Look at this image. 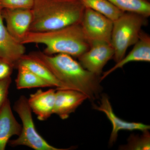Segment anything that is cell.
<instances>
[{
  "label": "cell",
  "mask_w": 150,
  "mask_h": 150,
  "mask_svg": "<svg viewBox=\"0 0 150 150\" xmlns=\"http://www.w3.org/2000/svg\"><path fill=\"white\" fill-rule=\"evenodd\" d=\"M29 54L45 65L68 88L83 93L92 101L98 98L102 90L100 78L85 69L72 56L65 54L48 55L40 51Z\"/></svg>",
  "instance_id": "cell-1"
},
{
  "label": "cell",
  "mask_w": 150,
  "mask_h": 150,
  "mask_svg": "<svg viewBox=\"0 0 150 150\" xmlns=\"http://www.w3.org/2000/svg\"><path fill=\"white\" fill-rule=\"evenodd\" d=\"M85 8L80 0H34L29 31L44 32L81 23Z\"/></svg>",
  "instance_id": "cell-2"
},
{
  "label": "cell",
  "mask_w": 150,
  "mask_h": 150,
  "mask_svg": "<svg viewBox=\"0 0 150 150\" xmlns=\"http://www.w3.org/2000/svg\"><path fill=\"white\" fill-rule=\"evenodd\" d=\"M21 43L43 44V52L47 55L65 54L78 58L90 47L81 23L44 32L29 31Z\"/></svg>",
  "instance_id": "cell-3"
},
{
  "label": "cell",
  "mask_w": 150,
  "mask_h": 150,
  "mask_svg": "<svg viewBox=\"0 0 150 150\" xmlns=\"http://www.w3.org/2000/svg\"><path fill=\"white\" fill-rule=\"evenodd\" d=\"M146 22L144 17L129 12H124L113 21L111 44L114 49L113 58L116 63L125 56L128 48L137 43Z\"/></svg>",
  "instance_id": "cell-4"
},
{
  "label": "cell",
  "mask_w": 150,
  "mask_h": 150,
  "mask_svg": "<svg viewBox=\"0 0 150 150\" xmlns=\"http://www.w3.org/2000/svg\"><path fill=\"white\" fill-rule=\"evenodd\" d=\"M13 110L18 114L22 121L20 134L16 139L9 140L11 146H24L35 150H69V149H59L48 144L38 132L33 122L32 110L28 98L21 96L13 105Z\"/></svg>",
  "instance_id": "cell-5"
},
{
  "label": "cell",
  "mask_w": 150,
  "mask_h": 150,
  "mask_svg": "<svg viewBox=\"0 0 150 150\" xmlns=\"http://www.w3.org/2000/svg\"><path fill=\"white\" fill-rule=\"evenodd\" d=\"M81 24L90 44L94 42L111 43L113 21L110 19L86 7Z\"/></svg>",
  "instance_id": "cell-6"
},
{
  "label": "cell",
  "mask_w": 150,
  "mask_h": 150,
  "mask_svg": "<svg viewBox=\"0 0 150 150\" xmlns=\"http://www.w3.org/2000/svg\"><path fill=\"white\" fill-rule=\"evenodd\" d=\"M114 54V49L111 43L94 42L91 43L88 50L78 59L85 69L99 77L103 67L113 58Z\"/></svg>",
  "instance_id": "cell-7"
},
{
  "label": "cell",
  "mask_w": 150,
  "mask_h": 150,
  "mask_svg": "<svg viewBox=\"0 0 150 150\" xmlns=\"http://www.w3.org/2000/svg\"><path fill=\"white\" fill-rule=\"evenodd\" d=\"M6 28L16 40L21 42L29 32L32 23V11L29 9H4L1 11Z\"/></svg>",
  "instance_id": "cell-8"
},
{
  "label": "cell",
  "mask_w": 150,
  "mask_h": 150,
  "mask_svg": "<svg viewBox=\"0 0 150 150\" xmlns=\"http://www.w3.org/2000/svg\"><path fill=\"white\" fill-rule=\"evenodd\" d=\"M93 108L104 112L112 125V129L109 141V145H112L118 138V133L121 130L144 131L150 129L149 125L139 122H129L119 118L114 113L108 96L104 94L100 98L99 106L94 105Z\"/></svg>",
  "instance_id": "cell-9"
},
{
  "label": "cell",
  "mask_w": 150,
  "mask_h": 150,
  "mask_svg": "<svg viewBox=\"0 0 150 150\" xmlns=\"http://www.w3.org/2000/svg\"><path fill=\"white\" fill-rule=\"evenodd\" d=\"M87 99V96L80 91L72 89H57L54 114L62 120L67 119Z\"/></svg>",
  "instance_id": "cell-10"
},
{
  "label": "cell",
  "mask_w": 150,
  "mask_h": 150,
  "mask_svg": "<svg viewBox=\"0 0 150 150\" xmlns=\"http://www.w3.org/2000/svg\"><path fill=\"white\" fill-rule=\"evenodd\" d=\"M0 10V58L12 65H16L25 53L24 44L16 40L8 31Z\"/></svg>",
  "instance_id": "cell-11"
},
{
  "label": "cell",
  "mask_w": 150,
  "mask_h": 150,
  "mask_svg": "<svg viewBox=\"0 0 150 150\" xmlns=\"http://www.w3.org/2000/svg\"><path fill=\"white\" fill-rule=\"evenodd\" d=\"M56 91L54 89L46 91L39 89L28 99L30 109L40 121H46L54 114Z\"/></svg>",
  "instance_id": "cell-12"
},
{
  "label": "cell",
  "mask_w": 150,
  "mask_h": 150,
  "mask_svg": "<svg viewBox=\"0 0 150 150\" xmlns=\"http://www.w3.org/2000/svg\"><path fill=\"white\" fill-rule=\"evenodd\" d=\"M150 62V37L144 32H141L139 38L134 44V48L127 56L107 71L103 73L100 81L105 79L115 70L122 68L125 65L132 62Z\"/></svg>",
  "instance_id": "cell-13"
},
{
  "label": "cell",
  "mask_w": 150,
  "mask_h": 150,
  "mask_svg": "<svg viewBox=\"0 0 150 150\" xmlns=\"http://www.w3.org/2000/svg\"><path fill=\"white\" fill-rule=\"evenodd\" d=\"M21 129L22 125L14 116L8 98L0 110V150H5L10 139L18 136Z\"/></svg>",
  "instance_id": "cell-14"
},
{
  "label": "cell",
  "mask_w": 150,
  "mask_h": 150,
  "mask_svg": "<svg viewBox=\"0 0 150 150\" xmlns=\"http://www.w3.org/2000/svg\"><path fill=\"white\" fill-rule=\"evenodd\" d=\"M18 65H23L27 67L38 76L50 84L52 87H56V89H69L62 83L45 65L34 59L29 54H25L23 56L17 63L15 69Z\"/></svg>",
  "instance_id": "cell-15"
},
{
  "label": "cell",
  "mask_w": 150,
  "mask_h": 150,
  "mask_svg": "<svg viewBox=\"0 0 150 150\" xmlns=\"http://www.w3.org/2000/svg\"><path fill=\"white\" fill-rule=\"evenodd\" d=\"M16 69L18 71L16 79V84L18 89L52 87L50 84L25 66L18 65Z\"/></svg>",
  "instance_id": "cell-16"
},
{
  "label": "cell",
  "mask_w": 150,
  "mask_h": 150,
  "mask_svg": "<svg viewBox=\"0 0 150 150\" xmlns=\"http://www.w3.org/2000/svg\"><path fill=\"white\" fill-rule=\"evenodd\" d=\"M86 8L103 15L112 21L116 20L124 12L116 7L108 0H80Z\"/></svg>",
  "instance_id": "cell-17"
},
{
  "label": "cell",
  "mask_w": 150,
  "mask_h": 150,
  "mask_svg": "<svg viewBox=\"0 0 150 150\" xmlns=\"http://www.w3.org/2000/svg\"><path fill=\"white\" fill-rule=\"evenodd\" d=\"M124 12L132 13L144 17L150 16V4L148 0H108Z\"/></svg>",
  "instance_id": "cell-18"
},
{
  "label": "cell",
  "mask_w": 150,
  "mask_h": 150,
  "mask_svg": "<svg viewBox=\"0 0 150 150\" xmlns=\"http://www.w3.org/2000/svg\"><path fill=\"white\" fill-rule=\"evenodd\" d=\"M120 149L146 150L150 149V134L149 130L143 131L141 136L132 134L129 137L127 144L121 146Z\"/></svg>",
  "instance_id": "cell-19"
},
{
  "label": "cell",
  "mask_w": 150,
  "mask_h": 150,
  "mask_svg": "<svg viewBox=\"0 0 150 150\" xmlns=\"http://www.w3.org/2000/svg\"><path fill=\"white\" fill-rule=\"evenodd\" d=\"M34 0H0V10L4 9H31Z\"/></svg>",
  "instance_id": "cell-20"
},
{
  "label": "cell",
  "mask_w": 150,
  "mask_h": 150,
  "mask_svg": "<svg viewBox=\"0 0 150 150\" xmlns=\"http://www.w3.org/2000/svg\"><path fill=\"white\" fill-rule=\"evenodd\" d=\"M11 83V76L0 80V110L8 99L9 89Z\"/></svg>",
  "instance_id": "cell-21"
},
{
  "label": "cell",
  "mask_w": 150,
  "mask_h": 150,
  "mask_svg": "<svg viewBox=\"0 0 150 150\" xmlns=\"http://www.w3.org/2000/svg\"><path fill=\"white\" fill-rule=\"evenodd\" d=\"M14 67L0 58V80L11 76Z\"/></svg>",
  "instance_id": "cell-22"
}]
</instances>
